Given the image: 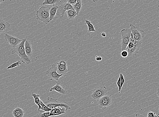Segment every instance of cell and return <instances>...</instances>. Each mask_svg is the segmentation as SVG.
<instances>
[{"mask_svg": "<svg viewBox=\"0 0 159 117\" xmlns=\"http://www.w3.org/2000/svg\"><path fill=\"white\" fill-rule=\"evenodd\" d=\"M52 5L40 6L39 9L36 11V20L46 24L49 23L50 10Z\"/></svg>", "mask_w": 159, "mask_h": 117, "instance_id": "obj_1", "label": "cell"}, {"mask_svg": "<svg viewBox=\"0 0 159 117\" xmlns=\"http://www.w3.org/2000/svg\"><path fill=\"white\" fill-rule=\"evenodd\" d=\"M26 40V38L22 39L21 43L14 49L11 53L12 54L17 53L20 57L23 63L29 65L31 63V61L29 57L26 55L25 51L24 43Z\"/></svg>", "mask_w": 159, "mask_h": 117, "instance_id": "obj_2", "label": "cell"}, {"mask_svg": "<svg viewBox=\"0 0 159 117\" xmlns=\"http://www.w3.org/2000/svg\"><path fill=\"white\" fill-rule=\"evenodd\" d=\"M44 103L48 107L51 109L58 107H65L66 108V111L71 109L67 103L61 102L60 101H57V99L50 97L47 98V100L45 101Z\"/></svg>", "mask_w": 159, "mask_h": 117, "instance_id": "obj_3", "label": "cell"}, {"mask_svg": "<svg viewBox=\"0 0 159 117\" xmlns=\"http://www.w3.org/2000/svg\"><path fill=\"white\" fill-rule=\"evenodd\" d=\"M70 9L75 10L73 5L67 2H65L58 5V9H57L56 15L54 20L62 19L64 17L66 11Z\"/></svg>", "mask_w": 159, "mask_h": 117, "instance_id": "obj_4", "label": "cell"}, {"mask_svg": "<svg viewBox=\"0 0 159 117\" xmlns=\"http://www.w3.org/2000/svg\"><path fill=\"white\" fill-rule=\"evenodd\" d=\"M122 34L121 45L122 51L125 50L127 46L129 43L130 35L131 33L129 28H124L121 30Z\"/></svg>", "mask_w": 159, "mask_h": 117, "instance_id": "obj_5", "label": "cell"}, {"mask_svg": "<svg viewBox=\"0 0 159 117\" xmlns=\"http://www.w3.org/2000/svg\"><path fill=\"white\" fill-rule=\"evenodd\" d=\"M130 26L131 33L136 41H143V38L145 35L144 30L132 24H130Z\"/></svg>", "mask_w": 159, "mask_h": 117, "instance_id": "obj_6", "label": "cell"}, {"mask_svg": "<svg viewBox=\"0 0 159 117\" xmlns=\"http://www.w3.org/2000/svg\"><path fill=\"white\" fill-rule=\"evenodd\" d=\"M112 97L111 95H105L98 100L97 106L105 110L112 104Z\"/></svg>", "mask_w": 159, "mask_h": 117, "instance_id": "obj_7", "label": "cell"}, {"mask_svg": "<svg viewBox=\"0 0 159 117\" xmlns=\"http://www.w3.org/2000/svg\"><path fill=\"white\" fill-rule=\"evenodd\" d=\"M108 92L106 86H101L95 88L92 93L91 97L93 99L98 100L104 96L106 95Z\"/></svg>", "mask_w": 159, "mask_h": 117, "instance_id": "obj_8", "label": "cell"}, {"mask_svg": "<svg viewBox=\"0 0 159 117\" xmlns=\"http://www.w3.org/2000/svg\"><path fill=\"white\" fill-rule=\"evenodd\" d=\"M46 74L50 80H54L56 81H59V78L63 76L62 74L57 73L56 64H53L51 68L47 71Z\"/></svg>", "mask_w": 159, "mask_h": 117, "instance_id": "obj_9", "label": "cell"}, {"mask_svg": "<svg viewBox=\"0 0 159 117\" xmlns=\"http://www.w3.org/2000/svg\"><path fill=\"white\" fill-rule=\"evenodd\" d=\"M4 38L5 42L7 43H9L11 47L13 49H14L22 40L14 36L7 34H5Z\"/></svg>", "mask_w": 159, "mask_h": 117, "instance_id": "obj_10", "label": "cell"}, {"mask_svg": "<svg viewBox=\"0 0 159 117\" xmlns=\"http://www.w3.org/2000/svg\"><path fill=\"white\" fill-rule=\"evenodd\" d=\"M143 41H137L134 47L131 49L127 50L128 53V57L135 56L139 53Z\"/></svg>", "mask_w": 159, "mask_h": 117, "instance_id": "obj_11", "label": "cell"}, {"mask_svg": "<svg viewBox=\"0 0 159 117\" xmlns=\"http://www.w3.org/2000/svg\"><path fill=\"white\" fill-rule=\"evenodd\" d=\"M11 25L8 22L0 19V33H5L10 30Z\"/></svg>", "mask_w": 159, "mask_h": 117, "instance_id": "obj_12", "label": "cell"}, {"mask_svg": "<svg viewBox=\"0 0 159 117\" xmlns=\"http://www.w3.org/2000/svg\"><path fill=\"white\" fill-rule=\"evenodd\" d=\"M66 112V108L65 107H57L52 109L50 112V116H59V115L65 114Z\"/></svg>", "mask_w": 159, "mask_h": 117, "instance_id": "obj_13", "label": "cell"}, {"mask_svg": "<svg viewBox=\"0 0 159 117\" xmlns=\"http://www.w3.org/2000/svg\"><path fill=\"white\" fill-rule=\"evenodd\" d=\"M53 91H55L60 94L63 95H65L67 93V91L62 86H61L60 82H57L56 84L53 87L51 88L50 89V91L52 92Z\"/></svg>", "mask_w": 159, "mask_h": 117, "instance_id": "obj_14", "label": "cell"}, {"mask_svg": "<svg viewBox=\"0 0 159 117\" xmlns=\"http://www.w3.org/2000/svg\"><path fill=\"white\" fill-rule=\"evenodd\" d=\"M24 47L26 55L29 57L31 56L33 52L31 42L26 40L24 42Z\"/></svg>", "mask_w": 159, "mask_h": 117, "instance_id": "obj_15", "label": "cell"}, {"mask_svg": "<svg viewBox=\"0 0 159 117\" xmlns=\"http://www.w3.org/2000/svg\"><path fill=\"white\" fill-rule=\"evenodd\" d=\"M57 72V73L59 74H62L63 76L65 75L69 71L68 69L67 65H60L56 63Z\"/></svg>", "mask_w": 159, "mask_h": 117, "instance_id": "obj_16", "label": "cell"}, {"mask_svg": "<svg viewBox=\"0 0 159 117\" xmlns=\"http://www.w3.org/2000/svg\"><path fill=\"white\" fill-rule=\"evenodd\" d=\"M58 5H52L50 10V17L49 22L51 21L54 20L55 15H56Z\"/></svg>", "mask_w": 159, "mask_h": 117, "instance_id": "obj_17", "label": "cell"}, {"mask_svg": "<svg viewBox=\"0 0 159 117\" xmlns=\"http://www.w3.org/2000/svg\"><path fill=\"white\" fill-rule=\"evenodd\" d=\"M24 114V110L20 107H17L12 111V114L14 117H23Z\"/></svg>", "mask_w": 159, "mask_h": 117, "instance_id": "obj_18", "label": "cell"}, {"mask_svg": "<svg viewBox=\"0 0 159 117\" xmlns=\"http://www.w3.org/2000/svg\"><path fill=\"white\" fill-rule=\"evenodd\" d=\"M31 96L33 97L35 104L38 106V110L40 112V111L41 110V106L40 103V99H40V95L32 92Z\"/></svg>", "mask_w": 159, "mask_h": 117, "instance_id": "obj_19", "label": "cell"}, {"mask_svg": "<svg viewBox=\"0 0 159 117\" xmlns=\"http://www.w3.org/2000/svg\"><path fill=\"white\" fill-rule=\"evenodd\" d=\"M82 6V0H77V1L76 4L73 5L74 10L76 11L77 15L79 14L80 11L81 10Z\"/></svg>", "mask_w": 159, "mask_h": 117, "instance_id": "obj_20", "label": "cell"}, {"mask_svg": "<svg viewBox=\"0 0 159 117\" xmlns=\"http://www.w3.org/2000/svg\"><path fill=\"white\" fill-rule=\"evenodd\" d=\"M66 12L68 18L69 20H73L77 15L75 10L70 9V10L67 11Z\"/></svg>", "mask_w": 159, "mask_h": 117, "instance_id": "obj_21", "label": "cell"}, {"mask_svg": "<svg viewBox=\"0 0 159 117\" xmlns=\"http://www.w3.org/2000/svg\"><path fill=\"white\" fill-rule=\"evenodd\" d=\"M85 24H87L88 26V32H94L96 30L94 26L92 24L91 21L89 20H85Z\"/></svg>", "mask_w": 159, "mask_h": 117, "instance_id": "obj_22", "label": "cell"}, {"mask_svg": "<svg viewBox=\"0 0 159 117\" xmlns=\"http://www.w3.org/2000/svg\"><path fill=\"white\" fill-rule=\"evenodd\" d=\"M60 1V0H44L42 4L43 5H54Z\"/></svg>", "mask_w": 159, "mask_h": 117, "instance_id": "obj_23", "label": "cell"}, {"mask_svg": "<svg viewBox=\"0 0 159 117\" xmlns=\"http://www.w3.org/2000/svg\"><path fill=\"white\" fill-rule=\"evenodd\" d=\"M40 103L41 108V110L45 112H50L51 110L52 109L48 107L41 99H40Z\"/></svg>", "mask_w": 159, "mask_h": 117, "instance_id": "obj_24", "label": "cell"}, {"mask_svg": "<svg viewBox=\"0 0 159 117\" xmlns=\"http://www.w3.org/2000/svg\"><path fill=\"white\" fill-rule=\"evenodd\" d=\"M21 64V62L20 60H18L16 62L13 63V64L10 65L7 68V70L12 69L15 68L16 67H19Z\"/></svg>", "mask_w": 159, "mask_h": 117, "instance_id": "obj_25", "label": "cell"}, {"mask_svg": "<svg viewBox=\"0 0 159 117\" xmlns=\"http://www.w3.org/2000/svg\"><path fill=\"white\" fill-rule=\"evenodd\" d=\"M39 114H38V116L39 117H49L50 115V112H43L41 111L39 112Z\"/></svg>", "mask_w": 159, "mask_h": 117, "instance_id": "obj_26", "label": "cell"}, {"mask_svg": "<svg viewBox=\"0 0 159 117\" xmlns=\"http://www.w3.org/2000/svg\"><path fill=\"white\" fill-rule=\"evenodd\" d=\"M120 74H121V77H120V83H121V84H120V91H118L119 93H120L122 86H123L124 84V82H125V79H124V76L123 74L122 73Z\"/></svg>", "mask_w": 159, "mask_h": 117, "instance_id": "obj_27", "label": "cell"}, {"mask_svg": "<svg viewBox=\"0 0 159 117\" xmlns=\"http://www.w3.org/2000/svg\"><path fill=\"white\" fill-rule=\"evenodd\" d=\"M120 56L122 57H123V58H126V57H127L128 56V53L127 50H124L122 51L121 53H120Z\"/></svg>", "mask_w": 159, "mask_h": 117, "instance_id": "obj_28", "label": "cell"}, {"mask_svg": "<svg viewBox=\"0 0 159 117\" xmlns=\"http://www.w3.org/2000/svg\"><path fill=\"white\" fill-rule=\"evenodd\" d=\"M129 41L130 42H131V43H133L134 45L137 43V41H136L135 38H134L133 34L132 33L131 34V35H130Z\"/></svg>", "mask_w": 159, "mask_h": 117, "instance_id": "obj_29", "label": "cell"}, {"mask_svg": "<svg viewBox=\"0 0 159 117\" xmlns=\"http://www.w3.org/2000/svg\"><path fill=\"white\" fill-rule=\"evenodd\" d=\"M120 77H121V74H120L119 77V78H118V81L116 83L118 87V91H120V84H121V83H120Z\"/></svg>", "mask_w": 159, "mask_h": 117, "instance_id": "obj_30", "label": "cell"}, {"mask_svg": "<svg viewBox=\"0 0 159 117\" xmlns=\"http://www.w3.org/2000/svg\"><path fill=\"white\" fill-rule=\"evenodd\" d=\"M134 45H134L133 43H131V42H129L127 46V47H126V50H127L131 49L134 47Z\"/></svg>", "mask_w": 159, "mask_h": 117, "instance_id": "obj_31", "label": "cell"}, {"mask_svg": "<svg viewBox=\"0 0 159 117\" xmlns=\"http://www.w3.org/2000/svg\"><path fill=\"white\" fill-rule=\"evenodd\" d=\"M77 1V0H67V2L73 5L75 4Z\"/></svg>", "mask_w": 159, "mask_h": 117, "instance_id": "obj_32", "label": "cell"}, {"mask_svg": "<svg viewBox=\"0 0 159 117\" xmlns=\"http://www.w3.org/2000/svg\"><path fill=\"white\" fill-rule=\"evenodd\" d=\"M58 63V64H60V65H67V62L66 61H65L64 60H61L60 61H59L57 63Z\"/></svg>", "mask_w": 159, "mask_h": 117, "instance_id": "obj_33", "label": "cell"}, {"mask_svg": "<svg viewBox=\"0 0 159 117\" xmlns=\"http://www.w3.org/2000/svg\"><path fill=\"white\" fill-rule=\"evenodd\" d=\"M155 114L154 112H149L147 113V117H154Z\"/></svg>", "mask_w": 159, "mask_h": 117, "instance_id": "obj_34", "label": "cell"}, {"mask_svg": "<svg viewBox=\"0 0 159 117\" xmlns=\"http://www.w3.org/2000/svg\"><path fill=\"white\" fill-rule=\"evenodd\" d=\"M102 57L101 56H96V60L97 61H101L102 60Z\"/></svg>", "mask_w": 159, "mask_h": 117, "instance_id": "obj_35", "label": "cell"}, {"mask_svg": "<svg viewBox=\"0 0 159 117\" xmlns=\"http://www.w3.org/2000/svg\"><path fill=\"white\" fill-rule=\"evenodd\" d=\"M135 117H145L143 115L139 114H137L135 115Z\"/></svg>", "mask_w": 159, "mask_h": 117, "instance_id": "obj_36", "label": "cell"}, {"mask_svg": "<svg viewBox=\"0 0 159 117\" xmlns=\"http://www.w3.org/2000/svg\"><path fill=\"white\" fill-rule=\"evenodd\" d=\"M101 35L103 37H106V34L105 32H103V33H101Z\"/></svg>", "mask_w": 159, "mask_h": 117, "instance_id": "obj_37", "label": "cell"}, {"mask_svg": "<svg viewBox=\"0 0 159 117\" xmlns=\"http://www.w3.org/2000/svg\"><path fill=\"white\" fill-rule=\"evenodd\" d=\"M159 89H158V90H157V95H158V97H159Z\"/></svg>", "mask_w": 159, "mask_h": 117, "instance_id": "obj_38", "label": "cell"}, {"mask_svg": "<svg viewBox=\"0 0 159 117\" xmlns=\"http://www.w3.org/2000/svg\"><path fill=\"white\" fill-rule=\"evenodd\" d=\"M5 1V0H0V5L1 4V3Z\"/></svg>", "mask_w": 159, "mask_h": 117, "instance_id": "obj_39", "label": "cell"}, {"mask_svg": "<svg viewBox=\"0 0 159 117\" xmlns=\"http://www.w3.org/2000/svg\"><path fill=\"white\" fill-rule=\"evenodd\" d=\"M93 2H97L99 1V0H91Z\"/></svg>", "mask_w": 159, "mask_h": 117, "instance_id": "obj_40", "label": "cell"}, {"mask_svg": "<svg viewBox=\"0 0 159 117\" xmlns=\"http://www.w3.org/2000/svg\"><path fill=\"white\" fill-rule=\"evenodd\" d=\"M156 117H159V115L158 114V115H156Z\"/></svg>", "mask_w": 159, "mask_h": 117, "instance_id": "obj_41", "label": "cell"}, {"mask_svg": "<svg viewBox=\"0 0 159 117\" xmlns=\"http://www.w3.org/2000/svg\"><path fill=\"white\" fill-rule=\"evenodd\" d=\"M125 117V116H120V117Z\"/></svg>", "mask_w": 159, "mask_h": 117, "instance_id": "obj_42", "label": "cell"}, {"mask_svg": "<svg viewBox=\"0 0 159 117\" xmlns=\"http://www.w3.org/2000/svg\"><path fill=\"white\" fill-rule=\"evenodd\" d=\"M122 1H125L126 0H122Z\"/></svg>", "mask_w": 159, "mask_h": 117, "instance_id": "obj_43", "label": "cell"}, {"mask_svg": "<svg viewBox=\"0 0 159 117\" xmlns=\"http://www.w3.org/2000/svg\"></svg>", "mask_w": 159, "mask_h": 117, "instance_id": "obj_44", "label": "cell"}]
</instances>
